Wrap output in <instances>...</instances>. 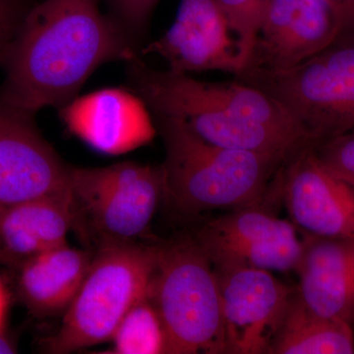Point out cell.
Instances as JSON below:
<instances>
[{"label": "cell", "mask_w": 354, "mask_h": 354, "mask_svg": "<svg viewBox=\"0 0 354 354\" xmlns=\"http://www.w3.org/2000/svg\"><path fill=\"white\" fill-rule=\"evenodd\" d=\"M140 50L101 0H38L0 57V99L34 114L62 108L99 67Z\"/></svg>", "instance_id": "1"}, {"label": "cell", "mask_w": 354, "mask_h": 354, "mask_svg": "<svg viewBox=\"0 0 354 354\" xmlns=\"http://www.w3.org/2000/svg\"><path fill=\"white\" fill-rule=\"evenodd\" d=\"M125 64L130 88L153 115L180 121L209 143L285 160L312 145L304 127L278 102L236 79L206 82L153 68L142 57Z\"/></svg>", "instance_id": "2"}, {"label": "cell", "mask_w": 354, "mask_h": 354, "mask_svg": "<svg viewBox=\"0 0 354 354\" xmlns=\"http://www.w3.org/2000/svg\"><path fill=\"white\" fill-rule=\"evenodd\" d=\"M153 116L165 146L164 197L183 213L256 207L286 162L209 143L180 121Z\"/></svg>", "instance_id": "3"}, {"label": "cell", "mask_w": 354, "mask_h": 354, "mask_svg": "<svg viewBox=\"0 0 354 354\" xmlns=\"http://www.w3.org/2000/svg\"><path fill=\"white\" fill-rule=\"evenodd\" d=\"M158 245L135 241L97 246L80 290L59 329L44 342L48 353L66 354L111 342L133 305L148 295Z\"/></svg>", "instance_id": "4"}, {"label": "cell", "mask_w": 354, "mask_h": 354, "mask_svg": "<svg viewBox=\"0 0 354 354\" xmlns=\"http://www.w3.org/2000/svg\"><path fill=\"white\" fill-rule=\"evenodd\" d=\"M149 295L167 335V354L227 353L215 268L194 236L158 245Z\"/></svg>", "instance_id": "5"}, {"label": "cell", "mask_w": 354, "mask_h": 354, "mask_svg": "<svg viewBox=\"0 0 354 354\" xmlns=\"http://www.w3.org/2000/svg\"><path fill=\"white\" fill-rule=\"evenodd\" d=\"M235 79L278 102L314 147L354 132V31H342L325 50L290 68H248Z\"/></svg>", "instance_id": "6"}, {"label": "cell", "mask_w": 354, "mask_h": 354, "mask_svg": "<svg viewBox=\"0 0 354 354\" xmlns=\"http://www.w3.org/2000/svg\"><path fill=\"white\" fill-rule=\"evenodd\" d=\"M73 230L99 246L135 241L150 225L164 197L160 165L124 162L104 167H72Z\"/></svg>", "instance_id": "7"}, {"label": "cell", "mask_w": 354, "mask_h": 354, "mask_svg": "<svg viewBox=\"0 0 354 354\" xmlns=\"http://www.w3.org/2000/svg\"><path fill=\"white\" fill-rule=\"evenodd\" d=\"M291 221L257 207L232 209L203 225L195 239L214 267L295 271L302 239Z\"/></svg>", "instance_id": "8"}, {"label": "cell", "mask_w": 354, "mask_h": 354, "mask_svg": "<svg viewBox=\"0 0 354 354\" xmlns=\"http://www.w3.org/2000/svg\"><path fill=\"white\" fill-rule=\"evenodd\" d=\"M214 268L220 286L227 353L270 354L295 290L264 270Z\"/></svg>", "instance_id": "9"}, {"label": "cell", "mask_w": 354, "mask_h": 354, "mask_svg": "<svg viewBox=\"0 0 354 354\" xmlns=\"http://www.w3.org/2000/svg\"><path fill=\"white\" fill-rule=\"evenodd\" d=\"M0 99V209L71 188L66 164L35 121Z\"/></svg>", "instance_id": "10"}, {"label": "cell", "mask_w": 354, "mask_h": 354, "mask_svg": "<svg viewBox=\"0 0 354 354\" xmlns=\"http://www.w3.org/2000/svg\"><path fill=\"white\" fill-rule=\"evenodd\" d=\"M342 31L334 0H268L245 69L290 68L325 50Z\"/></svg>", "instance_id": "11"}, {"label": "cell", "mask_w": 354, "mask_h": 354, "mask_svg": "<svg viewBox=\"0 0 354 354\" xmlns=\"http://www.w3.org/2000/svg\"><path fill=\"white\" fill-rule=\"evenodd\" d=\"M218 0H180L176 21L140 55H157L176 73L218 70L241 73L236 39Z\"/></svg>", "instance_id": "12"}, {"label": "cell", "mask_w": 354, "mask_h": 354, "mask_svg": "<svg viewBox=\"0 0 354 354\" xmlns=\"http://www.w3.org/2000/svg\"><path fill=\"white\" fill-rule=\"evenodd\" d=\"M281 186L291 223L302 234L354 239V187L321 164L314 146L283 165Z\"/></svg>", "instance_id": "13"}, {"label": "cell", "mask_w": 354, "mask_h": 354, "mask_svg": "<svg viewBox=\"0 0 354 354\" xmlns=\"http://www.w3.org/2000/svg\"><path fill=\"white\" fill-rule=\"evenodd\" d=\"M58 109L72 135L104 155L132 152L151 143L158 133L150 109L130 88L77 95Z\"/></svg>", "instance_id": "14"}, {"label": "cell", "mask_w": 354, "mask_h": 354, "mask_svg": "<svg viewBox=\"0 0 354 354\" xmlns=\"http://www.w3.org/2000/svg\"><path fill=\"white\" fill-rule=\"evenodd\" d=\"M298 297L311 311L354 324V239L304 234Z\"/></svg>", "instance_id": "15"}, {"label": "cell", "mask_w": 354, "mask_h": 354, "mask_svg": "<svg viewBox=\"0 0 354 354\" xmlns=\"http://www.w3.org/2000/svg\"><path fill=\"white\" fill-rule=\"evenodd\" d=\"M93 255L65 243L22 260L16 269L21 304L38 318L64 315L82 286Z\"/></svg>", "instance_id": "16"}, {"label": "cell", "mask_w": 354, "mask_h": 354, "mask_svg": "<svg viewBox=\"0 0 354 354\" xmlns=\"http://www.w3.org/2000/svg\"><path fill=\"white\" fill-rule=\"evenodd\" d=\"M71 188L0 209V248L20 260L67 243L73 230Z\"/></svg>", "instance_id": "17"}, {"label": "cell", "mask_w": 354, "mask_h": 354, "mask_svg": "<svg viewBox=\"0 0 354 354\" xmlns=\"http://www.w3.org/2000/svg\"><path fill=\"white\" fill-rule=\"evenodd\" d=\"M353 353V325L311 311L295 290L270 354Z\"/></svg>", "instance_id": "18"}, {"label": "cell", "mask_w": 354, "mask_h": 354, "mask_svg": "<svg viewBox=\"0 0 354 354\" xmlns=\"http://www.w3.org/2000/svg\"><path fill=\"white\" fill-rule=\"evenodd\" d=\"M109 354H167L164 325L150 295L136 302L111 337Z\"/></svg>", "instance_id": "19"}, {"label": "cell", "mask_w": 354, "mask_h": 354, "mask_svg": "<svg viewBox=\"0 0 354 354\" xmlns=\"http://www.w3.org/2000/svg\"><path fill=\"white\" fill-rule=\"evenodd\" d=\"M237 41L242 71L252 55L268 0H218ZM241 71V72H242Z\"/></svg>", "instance_id": "20"}, {"label": "cell", "mask_w": 354, "mask_h": 354, "mask_svg": "<svg viewBox=\"0 0 354 354\" xmlns=\"http://www.w3.org/2000/svg\"><path fill=\"white\" fill-rule=\"evenodd\" d=\"M106 12L123 28L140 48H143L149 23L160 0H101Z\"/></svg>", "instance_id": "21"}, {"label": "cell", "mask_w": 354, "mask_h": 354, "mask_svg": "<svg viewBox=\"0 0 354 354\" xmlns=\"http://www.w3.org/2000/svg\"><path fill=\"white\" fill-rule=\"evenodd\" d=\"M314 151L330 174L354 187V132L319 144Z\"/></svg>", "instance_id": "22"}, {"label": "cell", "mask_w": 354, "mask_h": 354, "mask_svg": "<svg viewBox=\"0 0 354 354\" xmlns=\"http://www.w3.org/2000/svg\"><path fill=\"white\" fill-rule=\"evenodd\" d=\"M38 0H0V57Z\"/></svg>", "instance_id": "23"}, {"label": "cell", "mask_w": 354, "mask_h": 354, "mask_svg": "<svg viewBox=\"0 0 354 354\" xmlns=\"http://www.w3.org/2000/svg\"><path fill=\"white\" fill-rule=\"evenodd\" d=\"M341 15L344 30L354 31V0H334Z\"/></svg>", "instance_id": "24"}, {"label": "cell", "mask_w": 354, "mask_h": 354, "mask_svg": "<svg viewBox=\"0 0 354 354\" xmlns=\"http://www.w3.org/2000/svg\"><path fill=\"white\" fill-rule=\"evenodd\" d=\"M17 353L16 344L7 332V327H0V354Z\"/></svg>", "instance_id": "25"}, {"label": "cell", "mask_w": 354, "mask_h": 354, "mask_svg": "<svg viewBox=\"0 0 354 354\" xmlns=\"http://www.w3.org/2000/svg\"><path fill=\"white\" fill-rule=\"evenodd\" d=\"M9 299L7 290L0 279V327H7V314H8Z\"/></svg>", "instance_id": "26"}, {"label": "cell", "mask_w": 354, "mask_h": 354, "mask_svg": "<svg viewBox=\"0 0 354 354\" xmlns=\"http://www.w3.org/2000/svg\"><path fill=\"white\" fill-rule=\"evenodd\" d=\"M22 260L14 257L8 252H6L3 249L0 248V265L6 266V267L12 268V269H17Z\"/></svg>", "instance_id": "27"}]
</instances>
